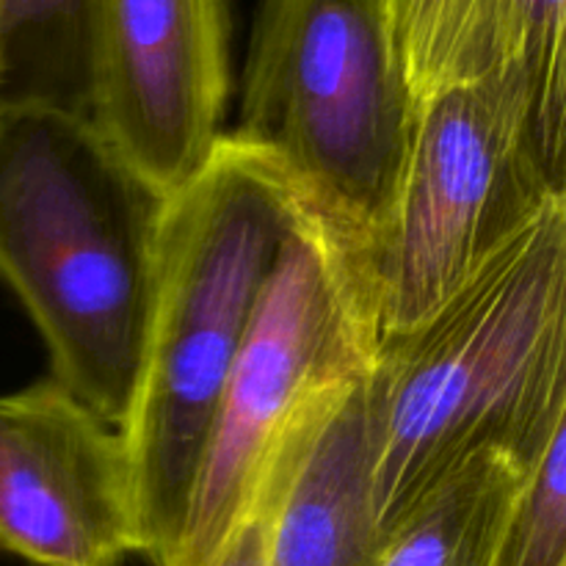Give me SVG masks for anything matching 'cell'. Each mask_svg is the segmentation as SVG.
Returning a JSON list of instances; mask_svg holds the SVG:
<instances>
[{"label": "cell", "mask_w": 566, "mask_h": 566, "mask_svg": "<svg viewBox=\"0 0 566 566\" xmlns=\"http://www.w3.org/2000/svg\"><path fill=\"white\" fill-rule=\"evenodd\" d=\"M376 318L359 252L304 210L227 376L166 566H208L258 501L282 446L324 401L363 379Z\"/></svg>", "instance_id": "5"}, {"label": "cell", "mask_w": 566, "mask_h": 566, "mask_svg": "<svg viewBox=\"0 0 566 566\" xmlns=\"http://www.w3.org/2000/svg\"><path fill=\"white\" fill-rule=\"evenodd\" d=\"M523 470L486 453L448 479L392 536L381 566H492Z\"/></svg>", "instance_id": "11"}, {"label": "cell", "mask_w": 566, "mask_h": 566, "mask_svg": "<svg viewBox=\"0 0 566 566\" xmlns=\"http://www.w3.org/2000/svg\"><path fill=\"white\" fill-rule=\"evenodd\" d=\"M329 401L321 403V407L315 409V412L310 415L302 426H298L296 434H293L291 440L282 446L280 457L274 459V464H271L263 486H260L258 501L252 503V509H249L247 517L238 523V528L232 531L230 539L221 545V551L216 553V558L208 566H269V536H271V520H274L276 501H280V492H282V486H285V479H287V473H291V464H293V459H296V451H298V446H302L304 434H307V429L313 426V420L318 418L321 409H324Z\"/></svg>", "instance_id": "15"}, {"label": "cell", "mask_w": 566, "mask_h": 566, "mask_svg": "<svg viewBox=\"0 0 566 566\" xmlns=\"http://www.w3.org/2000/svg\"><path fill=\"white\" fill-rule=\"evenodd\" d=\"M169 197L92 116L0 108V282L53 379L119 429L136 390Z\"/></svg>", "instance_id": "2"}, {"label": "cell", "mask_w": 566, "mask_h": 566, "mask_svg": "<svg viewBox=\"0 0 566 566\" xmlns=\"http://www.w3.org/2000/svg\"><path fill=\"white\" fill-rule=\"evenodd\" d=\"M497 66L523 77L542 160L553 180L566 188V0H501Z\"/></svg>", "instance_id": "13"}, {"label": "cell", "mask_w": 566, "mask_h": 566, "mask_svg": "<svg viewBox=\"0 0 566 566\" xmlns=\"http://www.w3.org/2000/svg\"><path fill=\"white\" fill-rule=\"evenodd\" d=\"M564 197L514 70L497 66L418 103L396 197L359 252L379 340L434 313Z\"/></svg>", "instance_id": "6"}, {"label": "cell", "mask_w": 566, "mask_h": 566, "mask_svg": "<svg viewBox=\"0 0 566 566\" xmlns=\"http://www.w3.org/2000/svg\"><path fill=\"white\" fill-rule=\"evenodd\" d=\"M0 551L33 566L142 556L122 431L53 376L0 396Z\"/></svg>", "instance_id": "8"}, {"label": "cell", "mask_w": 566, "mask_h": 566, "mask_svg": "<svg viewBox=\"0 0 566 566\" xmlns=\"http://www.w3.org/2000/svg\"><path fill=\"white\" fill-rule=\"evenodd\" d=\"M94 0H0V108L92 116Z\"/></svg>", "instance_id": "10"}, {"label": "cell", "mask_w": 566, "mask_h": 566, "mask_svg": "<svg viewBox=\"0 0 566 566\" xmlns=\"http://www.w3.org/2000/svg\"><path fill=\"white\" fill-rule=\"evenodd\" d=\"M307 208L274 160L230 133L169 197L136 390L119 426L153 566L175 551L227 376Z\"/></svg>", "instance_id": "3"}, {"label": "cell", "mask_w": 566, "mask_h": 566, "mask_svg": "<svg viewBox=\"0 0 566 566\" xmlns=\"http://www.w3.org/2000/svg\"><path fill=\"white\" fill-rule=\"evenodd\" d=\"M363 379L332 398L304 434L271 520L269 566L385 562L390 536L370 492Z\"/></svg>", "instance_id": "9"}, {"label": "cell", "mask_w": 566, "mask_h": 566, "mask_svg": "<svg viewBox=\"0 0 566 566\" xmlns=\"http://www.w3.org/2000/svg\"><path fill=\"white\" fill-rule=\"evenodd\" d=\"M230 0H94L92 122L171 197L224 130Z\"/></svg>", "instance_id": "7"}, {"label": "cell", "mask_w": 566, "mask_h": 566, "mask_svg": "<svg viewBox=\"0 0 566 566\" xmlns=\"http://www.w3.org/2000/svg\"><path fill=\"white\" fill-rule=\"evenodd\" d=\"M415 105L495 70L501 0H385Z\"/></svg>", "instance_id": "12"}, {"label": "cell", "mask_w": 566, "mask_h": 566, "mask_svg": "<svg viewBox=\"0 0 566 566\" xmlns=\"http://www.w3.org/2000/svg\"><path fill=\"white\" fill-rule=\"evenodd\" d=\"M370 492L398 534L486 453L520 470L566 426V197L401 335L363 379Z\"/></svg>", "instance_id": "1"}, {"label": "cell", "mask_w": 566, "mask_h": 566, "mask_svg": "<svg viewBox=\"0 0 566 566\" xmlns=\"http://www.w3.org/2000/svg\"><path fill=\"white\" fill-rule=\"evenodd\" d=\"M492 566H566V426L520 479Z\"/></svg>", "instance_id": "14"}, {"label": "cell", "mask_w": 566, "mask_h": 566, "mask_svg": "<svg viewBox=\"0 0 566 566\" xmlns=\"http://www.w3.org/2000/svg\"><path fill=\"white\" fill-rule=\"evenodd\" d=\"M415 108L385 0H260L230 136L357 252L396 197Z\"/></svg>", "instance_id": "4"}]
</instances>
